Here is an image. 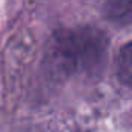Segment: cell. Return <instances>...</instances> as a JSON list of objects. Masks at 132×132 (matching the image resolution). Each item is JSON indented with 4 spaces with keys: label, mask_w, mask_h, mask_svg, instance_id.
<instances>
[{
    "label": "cell",
    "mask_w": 132,
    "mask_h": 132,
    "mask_svg": "<svg viewBox=\"0 0 132 132\" xmlns=\"http://www.w3.org/2000/svg\"><path fill=\"white\" fill-rule=\"evenodd\" d=\"M108 43L106 34L95 28L59 31L49 42L48 69L59 77L94 71L106 57Z\"/></svg>",
    "instance_id": "obj_1"
},
{
    "label": "cell",
    "mask_w": 132,
    "mask_h": 132,
    "mask_svg": "<svg viewBox=\"0 0 132 132\" xmlns=\"http://www.w3.org/2000/svg\"><path fill=\"white\" fill-rule=\"evenodd\" d=\"M104 14L117 25H131L132 0H108L104 5Z\"/></svg>",
    "instance_id": "obj_2"
},
{
    "label": "cell",
    "mask_w": 132,
    "mask_h": 132,
    "mask_svg": "<svg viewBox=\"0 0 132 132\" xmlns=\"http://www.w3.org/2000/svg\"><path fill=\"white\" fill-rule=\"evenodd\" d=\"M117 74L121 83L132 86V40L120 49L117 59Z\"/></svg>",
    "instance_id": "obj_3"
}]
</instances>
